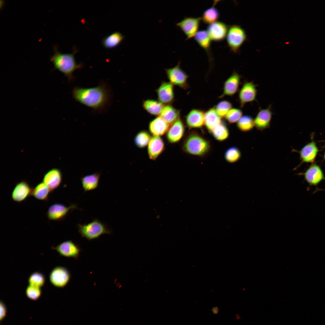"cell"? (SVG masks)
<instances>
[{
    "label": "cell",
    "mask_w": 325,
    "mask_h": 325,
    "mask_svg": "<svg viewBox=\"0 0 325 325\" xmlns=\"http://www.w3.org/2000/svg\"><path fill=\"white\" fill-rule=\"evenodd\" d=\"M304 176L308 183L312 186L317 185L324 178L321 169L315 164L311 166L304 173Z\"/></svg>",
    "instance_id": "obj_22"
},
{
    "label": "cell",
    "mask_w": 325,
    "mask_h": 325,
    "mask_svg": "<svg viewBox=\"0 0 325 325\" xmlns=\"http://www.w3.org/2000/svg\"><path fill=\"white\" fill-rule=\"evenodd\" d=\"M204 113L199 109L191 110L185 116L186 125L190 129L200 128L204 125Z\"/></svg>",
    "instance_id": "obj_18"
},
{
    "label": "cell",
    "mask_w": 325,
    "mask_h": 325,
    "mask_svg": "<svg viewBox=\"0 0 325 325\" xmlns=\"http://www.w3.org/2000/svg\"><path fill=\"white\" fill-rule=\"evenodd\" d=\"M214 107L221 118H225L229 111L232 108V105L230 101L223 100L219 102Z\"/></svg>",
    "instance_id": "obj_37"
},
{
    "label": "cell",
    "mask_w": 325,
    "mask_h": 325,
    "mask_svg": "<svg viewBox=\"0 0 325 325\" xmlns=\"http://www.w3.org/2000/svg\"><path fill=\"white\" fill-rule=\"evenodd\" d=\"M173 85L169 82H163L156 90L158 101L164 105L171 104L174 101Z\"/></svg>",
    "instance_id": "obj_13"
},
{
    "label": "cell",
    "mask_w": 325,
    "mask_h": 325,
    "mask_svg": "<svg viewBox=\"0 0 325 325\" xmlns=\"http://www.w3.org/2000/svg\"><path fill=\"white\" fill-rule=\"evenodd\" d=\"M7 308L4 302L1 300L0 302V321L1 323L6 317L7 314Z\"/></svg>",
    "instance_id": "obj_40"
},
{
    "label": "cell",
    "mask_w": 325,
    "mask_h": 325,
    "mask_svg": "<svg viewBox=\"0 0 325 325\" xmlns=\"http://www.w3.org/2000/svg\"><path fill=\"white\" fill-rule=\"evenodd\" d=\"M78 209V206L75 204L67 206L61 203H56L49 207L47 212L46 216L50 220L61 221L64 219L70 212Z\"/></svg>",
    "instance_id": "obj_7"
},
{
    "label": "cell",
    "mask_w": 325,
    "mask_h": 325,
    "mask_svg": "<svg viewBox=\"0 0 325 325\" xmlns=\"http://www.w3.org/2000/svg\"><path fill=\"white\" fill-rule=\"evenodd\" d=\"M70 278V274L68 270L61 266L54 268L49 275V279L51 283L55 287L59 288L66 286L69 283Z\"/></svg>",
    "instance_id": "obj_8"
},
{
    "label": "cell",
    "mask_w": 325,
    "mask_h": 325,
    "mask_svg": "<svg viewBox=\"0 0 325 325\" xmlns=\"http://www.w3.org/2000/svg\"><path fill=\"white\" fill-rule=\"evenodd\" d=\"M210 133L216 140L219 142L227 140L230 135L227 126L222 121L215 127Z\"/></svg>",
    "instance_id": "obj_32"
},
{
    "label": "cell",
    "mask_w": 325,
    "mask_h": 325,
    "mask_svg": "<svg viewBox=\"0 0 325 325\" xmlns=\"http://www.w3.org/2000/svg\"><path fill=\"white\" fill-rule=\"evenodd\" d=\"M241 156V153L238 148L236 147H230L224 152V158L228 163H233L239 161Z\"/></svg>",
    "instance_id": "obj_35"
},
{
    "label": "cell",
    "mask_w": 325,
    "mask_h": 325,
    "mask_svg": "<svg viewBox=\"0 0 325 325\" xmlns=\"http://www.w3.org/2000/svg\"><path fill=\"white\" fill-rule=\"evenodd\" d=\"M255 126L254 119L250 116H242L237 122V126L242 132H247L252 129Z\"/></svg>",
    "instance_id": "obj_34"
},
{
    "label": "cell",
    "mask_w": 325,
    "mask_h": 325,
    "mask_svg": "<svg viewBox=\"0 0 325 325\" xmlns=\"http://www.w3.org/2000/svg\"><path fill=\"white\" fill-rule=\"evenodd\" d=\"M170 125L180 118V111L171 104L164 106L160 115Z\"/></svg>",
    "instance_id": "obj_27"
},
{
    "label": "cell",
    "mask_w": 325,
    "mask_h": 325,
    "mask_svg": "<svg viewBox=\"0 0 325 325\" xmlns=\"http://www.w3.org/2000/svg\"><path fill=\"white\" fill-rule=\"evenodd\" d=\"M201 21V17H185L176 25L183 32L187 40L194 37L199 31Z\"/></svg>",
    "instance_id": "obj_9"
},
{
    "label": "cell",
    "mask_w": 325,
    "mask_h": 325,
    "mask_svg": "<svg viewBox=\"0 0 325 325\" xmlns=\"http://www.w3.org/2000/svg\"><path fill=\"white\" fill-rule=\"evenodd\" d=\"M218 1H215L212 6L203 12L201 20L205 24H210L218 21L220 17L218 9L215 7Z\"/></svg>",
    "instance_id": "obj_30"
},
{
    "label": "cell",
    "mask_w": 325,
    "mask_h": 325,
    "mask_svg": "<svg viewBox=\"0 0 325 325\" xmlns=\"http://www.w3.org/2000/svg\"><path fill=\"white\" fill-rule=\"evenodd\" d=\"M241 78V76L237 72H233L224 82L223 92L219 98L232 96L236 93L238 91Z\"/></svg>",
    "instance_id": "obj_14"
},
{
    "label": "cell",
    "mask_w": 325,
    "mask_h": 325,
    "mask_svg": "<svg viewBox=\"0 0 325 325\" xmlns=\"http://www.w3.org/2000/svg\"><path fill=\"white\" fill-rule=\"evenodd\" d=\"M272 114L271 105L265 109H260L254 119L255 126L261 131L269 128Z\"/></svg>",
    "instance_id": "obj_16"
},
{
    "label": "cell",
    "mask_w": 325,
    "mask_h": 325,
    "mask_svg": "<svg viewBox=\"0 0 325 325\" xmlns=\"http://www.w3.org/2000/svg\"><path fill=\"white\" fill-rule=\"evenodd\" d=\"M151 137V134L149 132L146 130H142L135 135L134 142L138 148H143L147 146Z\"/></svg>",
    "instance_id": "obj_33"
},
{
    "label": "cell",
    "mask_w": 325,
    "mask_h": 325,
    "mask_svg": "<svg viewBox=\"0 0 325 325\" xmlns=\"http://www.w3.org/2000/svg\"><path fill=\"white\" fill-rule=\"evenodd\" d=\"M210 148L209 142L196 132L189 134L184 140L182 146V150L185 153L199 157L207 154Z\"/></svg>",
    "instance_id": "obj_3"
},
{
    "label": "cell",
    "mask_w": 325,
    "mask_h": 325,
    "mask_svg": "<svg viewBox=\"0 0 325 325\" xmlns=\"http://www.w3.org/2000/svg\"><path fill=\"white\" fill-rule=\"evenodd\" d=\"M32 188L26 181H23L17 183L11 194V198L14 201L21 202L31 196Z\"/></svg>",
    "instance_id": "obj_17"
},
{
    "label": "cell",
    "mask_w": 325,
    "mask_h": 325,
    "mask_svg": "<svg viewBox=\"0 0 325 325\" xmlns=\"http://www.w3.org/2000/svg\"><path fill=\"white\" fill-rule=\"evenodd\" d=\"M101 174L96 172L81 178L82 186L85 192L95 190L98 187Z\"/></svg>",
    "instance_id": "obj_23"
},
{
    "label": "cell",
    "mask_w": 325,
    "mask_h": 325,
    "mask_svg": "<svg viewBox=\"0 0 325 325\" xmlns=\"http://www.w3.org/2000/svg\"><path fill=\"white\" fill-rule=\"evenodd\" d=\"M194 37L197 43L206 51L210 60L211 58V44L212 40L207 30H201L199 31Z\"/></svg>",
    "instance_id": "obj_24"
},
{
    "label": "cell",
    "mask_w": 325,
    "mask_h": 325,
    "mask_svg": "<svg viewBox=\"0 0 325 325\" xmlns=\"http://www.w3.org/2000/svg\"><path fill=\"white\" fill-rule=\"evenodd\" d=\"M124 38V36L121 32H115L104 37L101 43L105 48H113L119 45Z\"/></svg>",
    "instance_id": "obj_28"
},
{
    "label": "cell",
    "mask_w": 325,
    "mask_h": 325,
    "mask_svg": "<svg viewBox=\"0 0 325 325\" xmlns=\"http://www.w3.org/2000/svg\"><path fill=\"white\" fill-rule=\"evenodd\" d=\"M62 179L61 171L57 169H52L44 176L42 182L49 188L51 192L57 188L61 184Z\"/></svg>",
    "instance_id": "obj_20"
},
{
    "label": "cell",
    "mask_w": 325,
    "mask_h": 325,
    "mask_svg": "<svg viewBox=\"0 0 325 325\" xmlns=\"http://www.w3.org/2000/svg\"><path fill=\"white\" fill-rule=\"evenodd\" d=\"M25 294L27 298L29 299L36 301L41 297L42 290L40 288L29 285L26 289Z\"/></svg>",
    "instance_id": "obj_38"
},
{
    "label": "cell",
    "mask_w": 325,
    "mask_h": 325,
    "mask_svg": "<svg viewBox=\"0 0 325 325\" xmlns=\"http://www.w3.org/2000/svg\"><path fill=\"white\" fill-rule=\"evenodd\" d=\"M204 119V125L209 132L222 122L214 107L209 109L205 112Z\"/></svg>",
    "instance_id": "obj_25"
},
{
    "label": "cell",
    "mask_w": 325,
    "mask_h": 325,
    "mask_svg": "<svg viewBox=\"0 0 325 325\" xmlns=\"http://www.w3.org/2000/svg\"><path fill=\"white\" fill-rule=\"evenodd\" d=\"M324 158H325V153H324Z\"/></svg>",
    "instance_id": "obj_41"
},
{
    "label": "cell",
    "mask_w": 325,
    "mask_h": 325,
    "mask_svg": "<svg viewBox=\"0 0 325 325\" xmlns=\"http://www.w3.org/2000/svg\"><path fill=\"white\" fill-rule=\"evenodd\" d=\"M72 95L77 101L94 110L100 111L109 105L111 99L110 90L104 83L91 88L75 87Z\"/></svg>",
    "instance_id": "obj_1"
},
{
    "label": "cell",
    "mask_w": 325,
    "mask_h": 325,
    "mask_svg": "<svg viewBox=\"0 0 325 325\" xmlns=\"http://www.w3.org/2000/svg\"><path fill=\"white\" fill-rule=\"evenodd\" d=\"M54 53L51 57L50 61L52 63L54 69L63 73L70 81L74 77L73 73L78 69L83 67L82 63H77L75 57L78 50L74 48L71 53H64L59 51L57 46L54 47Z\"/></svg>",
    "instance_id": "obj_2"
},
{
    "label": "cell",
    "mask_w": 325,
    "mask_h": 325,
    "mask_svg": "<svg viewBox=\"0 0 325 325\" xmlns=\"http://www.w3.org/2000/svg\"><path fill=\"white\" fill-rule=\"evenodd\" d=\"M179 62L175 67L166 69V76L169 82L183 89H187L189 86L188 83V76L181 68Z\"/></svg>",
    "instance_id": "obj_6"
},
{
    "label": "cell",
    "mask_w": 325,
    "mask_h": 325,
    "mask_svg": "<svg viewBox=\"0 0 325 325\" xmlns=\"http://www.w3.org/2000/svg\"><path fill=\"white\" fill-rule=\"evenodd\" d=\"M228 27L224 22L217 21L209 24L207 31L212 41L219 42L226 37Z\"/></svg>",
    "instance_id": "obj_12"
},
{
    "label": "cell",
    "mask_w": 325,
    "mask_h": 325,
    "mask_svg": "<svg viewBox=\"0 0 325 325\" xmlns=\"http://www.w3.org/2000/svg\"><path fill=\"white\" fill-rule=\"evenodd\" d=\"M51 248L56 251L60 255L77 259L81 252V249L77 244L71 240L64 241Z\"/></svg>",
    "instance_id": "obj_11"
},
{
    "label": "cell",
    "mask_w": 325,
    "mask_h": 325,
    "mask_svg": "<svg viewBox=\"0 0 325 325\" xmlns=\"http://www.w3.org/2000/svg\"><path fill=\"white\" fill-rule=\"evenodd\" d=\"M246 39V32L240 26L234 24L229 26L226 39L228 46L232 52L238 53Z\"/></svg>",
    "instance_id": "obj_5"
},
{
    "label": "cell",
    "mask_w": 325,
    "mask_h": 325,
    "mask_svg": "<svg viewBox=\"0 0 325 325\" xmlns=\"http://www.w3.org/2000/svg\"><path fill=\"white\" fill-rule=\"evenodd\" d=\"M318 152L315 143L312 141L304 146L299 152L302 161L305 162H311L315 159Z\"/></svg>",
    "instance_id": "obj_26"
},
{
    "label": "cell",
    "mask_w": 325,
    "mask_h": 325,
    "mask_svg": "<svg viewBox=\"0 0 325 325\" xmlns=\"http://www.w3.org/2000/svg\"><path fill=\"white\" fill-rule=\"evenodd\" d=\"M185 130L184 124L180 118L170 125L166 133L167 140L171 144L179 142L184 135Z\"/></svg>",
    "instance_id": "obj_15"
},
{
    "label": "cell",
    "mask_w": 325,
    "mask_h": 325,
    "mask_svg": "<svg viewBox=\"0 0 325 325\" xmlns=\"http://www.w3.org/2000/svg\"><path fill=\"white\" fill-rule=\"evenodd\" d=\"M170 125L159 116L150 122V133L153 136H161L166 133Z\"/></svg>",
    "instance_id": "obj_21"
},
{
    "label": "cell",
    "mask_w": 325,
    "mask_h": 325,
    "mask_svg": "<svg viewBox=\"0 0 325 325\" xmlns=\"http://www.w3.org/2000/svg\"><path fill=\"white\" fill-rule=\"evenodd\" d=\"M77 227L81 236L90 241L98 239L103 234L112 233L107 225L97 219L86 224H78Z\"/></svg>",
    "instance_id": "obj_4"
},
{
    "label": "cell",
    "mask_w": 325,
    "mask_h": 325,
    "mask_svg": "<svg viewBox=\"0 0 325 325\" xmlns=\"http://www.w3.org/2000/svg\"><path fill=\"white\" fill-rule=\"evenodd\" d=\"M28 280L29 285L41 288L45 285V278L42 273L36 271L29 276Z\"/></svg>",
    "instance_id": "obj_36"
},
{
    "label": "cell",
    "mask_w": 325,
    "mask_h": 325,
    "mask_svg": "<svg viewBox=\"0 0 325 325\" xmlns=\"http://www.w3.org/2000/svg\"><path fill=\"white\" fill-rule=\"evenodd\" d=\"M256 85L253 81H246L239 91L238 98L240 107L243 108L247 103L256 99L257 90Z\"/></svg>",
    "instance_id": "obj_10"
},
{
    "label": "cell",
    "mask_w": 325,
    "mask_h": 325,
    "mask_svg": "<svg viewBox=\"0 0 325 325\" xmlns=\"http://www.w3.org/2000/svg\"><path fill=\"white\" fill-rule=\"evenodd\" d=\"M143 108L151 115H160L164 106V104L159 101L149 99L144 101L142 104Z\"/></svg>",
    "instance_id": "obj_29"
},
{
    "label": "cell",
    "mask_w": 325,
    "mask_h": 325,
    "mask_svg": "<svg viewBox=\"0 0 325 325\" xmlns=\"http://www.w3.org/2000/svg\"><path fill=\"white\" fill-rule=\"evenodd\" d=\"M242 116L243 112L240 109L232 108L227 113L225 118L231 124L237 122Z\"/></svg>",
    "instance_id": "obj_39"
},
{
    "label": "cell",
    "mask_w": 325,
    "mask_h": 325,
    "mask_svg": "<svg viewBox=\"0 0 325 325\" xmlns=\"http://www.w3.org/2000/svg\"><path fill=\"white\" fill-rule=\"evenodd\" d=\"M147 153L150 159L156 160L163 152L165 144L161 136H153L147 146Z\"/></svg>",
    "instance_id": "obj_19"
},
{
    "label": "cell",
    "mask_w": 325,
    "mask_h": 325,
    "mask_svg": "<svg viewBox=\"0 0 325 325\" xmlns=\"http://www.w3.org/2000/svg\"><path fill=\"white\" fill-rule=\"evenodd\" d=\"M51 191L43 182L40 183L32 188L31 196L40 200L47 201Z\"/></svg>",
    "instance_id": "obj_31"
}]
</instances>
